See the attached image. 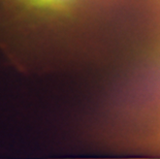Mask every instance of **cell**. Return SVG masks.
<instances>
[{"mask_svg": "<svg viewBox=\"0 0 160 159\" xmlns=\"http://www.w3.org/2000/svg\"><path fill=\"white\" fill-rule=\"evenodd\" d=\"M102 0H0L6 15L32 27H57L79 21Z\"/></svg>", "mask_w": 160, "mask_h": 159, "instance_id": "1", "label": "cell"}]
</instances>
